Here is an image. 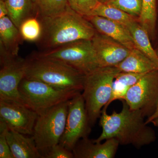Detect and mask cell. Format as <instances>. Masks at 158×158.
<instances>
[{
  "mask_svg": "<svg viewBox=\"0 0 158 158\" xmlns=\"http://www.w3.org/2000/svg\"><path fill=\"white\" fill-rule=\"evenodd\" d=\"M119 113L114 111L111 115L102 109L100 116L99 124L102 133L94 140L101 142L114 138L120 144H132L137 148L150 144L156 139L154 131L148 126L144 114L140 110H131L124 100Z\"/></svg>",
  "mask_w": 158,
  "mask_h": 158,
  "instance_id": "6da1fadb",
  "label": "cell"
},
{
  "mask_svg": "<svg viewBox=\"0 0 158 158\" xmlns=\"http://www.w3.org/2000/svg\"><path fill=\"white\" fill-rule=\"evenodd\" d=\"M38 17L42 33L37 42L39 46L46 51L77 40H91L97 32L88 19L69 6L56 15Z\"/></svg>",
  "mask_w": 158,
  "mask_h": 158,
  "instance_id": "7a4b0ae2",
  "label": "cell"
},
{
  "mask_svg": "<svg viewBox=\"0 0 158 158\" xmlns=\"http://www.w3.org/2000/svg\"><path fill=\"white\" fill-rule=\"evenodd\" d=\"M26 64L27 78L40 81L61 90H83L85 75L64 62L35 53L26 59Z\"/></svg>",
  "mask_w": 158,
  "mask_h": 158,
  "instance_id": "3957f363",
  "label": "cell"
},
{
  "mask_svg": "<svg viewBox=\"0 0 158 158\" xmlns=\"http://www.w3.org/2000/svg\"><path fill=\"white\" fill-rule=\"evenodd\" d=\"M120 72L115 66L101 67L85 76L82 94L91 127L110 100L113 81Z\"/></svg>",
  "mask_w": 158,
  "mask_h": 158,
  "instance_id": "277c9868",
  "label": "cell"
},
{
  "mask_svg": "<svg viewBox=\"0 0 158 158\" xmlns=\"http://www.w3.org/2000/svg\"><path fill=\"white\" fill-rule=\"evenodd\" d=\"M19 90L24 104L37 114L68 101L80 91L61 90L37 80L24 78Z\"/></svg>",
  "mask_w": 158,
  "mask_h": 158,
  "instance_id": "5b68a950",
  "label": "cell"
},
{
  "mask_svg": "<svg viewBox=\"0 0 158 158\" xmlns=\"http://www.w3.org/2000/svg\"><path fill=\"white\" fill-rule=\"evenodd\" d=\"M69 101L38 115L32 136L42 156L50 148L59 144L63 135L68 113Z\"/></svg>",
  "mask_w": 158,
  "mask_h": 158,
  "instance_id": "8992f818",
  "label": "cell"
},
{
  "mask_svg": "<svg viewBox=\"0 0 158 158\" xmlns=\"http://www.w3.org/2000/svg\"><path fill=\"white\" fill-rule=\"evenodd\" d=\"M40 54L64 62L85 75L99 68L90 40L74 41Z\"/></svg>",
  "mask_w": 158,
  "mask_h": 158,
  "instance_id": "52a82bcc",
  "label": "cell"
},
{
  "mask_svg": "<svg viewBox=\"0 0 158 158\" xmlns=\"http://www.w3.org/2000/svg\"><path fill=\"white\" fill-rule=\"evenodd\" d=\"M0 62V99L13 101L24 105L19 87L25 77L26 59L8 52L1 45Z\"/></svg>",
  "mask_w": 158,
  "mask_h": 158,
  "instance_id": "ba28073f",
  "label": "cell"
},
{
  "mask_svg": "<svg viewBox=\"0 0 158 158\" xmlns=\"http://www.w3.org/2000/svg\"><path fill=\"white\" fill-rule=\"evenodd\" d=\"M91 127L85 99L79 93L69 101L65 129L59 143L72 151L80 139L88 137Z\"/></svg>",
  "mask_w": 158,
  "mask_h": 158,
  "instance_id": "9c48e42d",
  "label": "cell"
},
{
  "mask_svg": "<svg viewBox=\"0 0 158 158\" xmlns=\"http://www.w3.org/2000/svg\"><path fill=\"white\" fill-rule=\"evenodd\" d=\"M123 100L131 110H140L148 117L151 116L158 104V70L145 74L130 88Z\"/></svg>",
  "mask_w": 158,
  "mask_h": 158,
  "instance_id": "30bf717a",
  "label": "cell"
},
{
  "mask_svg": "<svg viewBox=\"0 0 158 158\" xmlns=\"http://www.w3.org/2000/svg\"><path fill=\"white\" fill-rule=\"evenodd\" d=\"M38 114L25 105L8 100L0 99V120L9 130L32 136Z\"/></svg>",
  "mask_w": 158,
  "mask_h": 158,
  "instance_id": "8fae6325",
  "label": "cell"
},
{
  "mask_svg": "<svg viewBox=\"0 0 158 158\" xmlns=\"http://www.w3.org/2000/svg\"><path fill=\"white\" fill-rule=\"evenodd\" d=\"M91 41L99 68L116 66L131 52L118 41L101 33L96 32Z\"/></svg>",
  "mask_w": 158,
  "mask_h": 158,
  "instance_id": "7c38bea8",
  "label": "cell"
},
{
  "mask_svg": "<svg viewBox=\"0 0 158 158\" xmlns=\"http://www.w3.org/2000/svg\"><path fill=\"white\" fill-rule=\"evenodd\" d=\"M119 144L114 138L107 139L102 143L87 137L80 139L72 152L74 158H113L116 156Z\"/></svg>",
  "mask_w": 158,
  "mask_h": 158,
  "instance_id": "4fadbf2b",
  "label": "cell"
},
{
  "mask_svg": "<svg viewBox=\"0 0 158 158\" xmlns=\"http://www.w3.org/2000/svg\"><path fill=\"white\" fill-rule=\"evenodd\" d=\"M86 18L99 33L115 40L131 50L137 48L131 32L126 27L97 15H92Z\"/></svg>",
  "mask_w": 158,
  "mask_h": 158,
  "instance_id": "5bb4252c",
  "label": "cell"
},
{
  "mask_svg": "<svg viewBox=\"0 0 158 158\" xmlns=\"http://www.w3.org/2000/svg\"><path fill=\"white\" fill-rule=\"evenodd\" d=\"M6 137L15 158H43L33 136L8 129Z\"/></svg>",
  "mask_w": 158,
  "mask_h": 158,
  "instance_id": "9a60e30c",
  "label": "cell"
},
{
  "mask_svg": "<svg viewBox=\"0 0 158 158\" xmlns=\"http://www.w3.org/2000/svg\"><path fill=\"white\" fill-rule=\"evenodd\" d=\"M121 72L146 73L158 70V66L137 48L131 50L126 58L116 65Z\"/></svg>",
  "mask_w": 158,
  "mask_h": 158,
  "instance_id": "2e32d148",
  "label": "cell"
},
{
  "mask_svg": "<svg viewBox=\"0 0 158 158\" xmlns=\"http://www.w3.org/2000/svg\"><path fill=\"white\" fill-rule=\"evenodd\" d=\"M23 40L19 29L8 16L0 18V44L8 52L18 56L19 46Z\"/></svg>",
  "mask_w": 158,
  "mask_h": 158,
  "instance_id": "e0dca14e",
  "label": "cell"
},
{
  "mask_svg": "<svg viewBox=\"0 0 158 158\" xmlns=\"http://www.w3.org/2000/svg\"><path fill=\"white\" fill-rule=\"evenodd\" d=\"M10 18L17 28L29 18L39 17L36 0H6Z\"/></svg>",
  "mask_w": 158,
  "mask_h": 158,
  "instance_id": "ac0fdd59",
  "label": "cell"
},
{
  "mask_svg": "<svg viewBox=\"0 0 158 158\" xmlns=\"http://www.w3.org/2000/svg\"><path fill=\"white\" fill-rule=\"evenodd\" d=\"M146 73L120 72L113 81L112 95L109 102L103 109L107 110L109 105L114 101H122L130 88Z\"/></svg>",
  "mask_w": 158,
  "mask_h": 158,
  "instance_id": "d6986e66",
  "label": "cell"
},
{
  "mask_svg": "<svg viewBox=\"0 0 158 158\" xmlns=\"http://www.w3.org/2000/svg\"><path fill=\"white\" fill-rule=\"evenodd\" d=\"M134 39L136 48L149 58L158 66V56L152 48L147 30L138 21L136 22L128 27Z\"/></svg>",
  "mask_w": 158,
  "mask_h": 158,
  "instance_id": "ffe728a7",
  "label": "cell"
},
{
  "mask_svg": "<svg viewBox=\"0 0 158 158\" xmlns=\"http://www.w3.org/2000/svg\"><path fill=\"white\" fill-rule=\"evenodd\" d=\"M92 15L105 18L120 24L127 28L132 24L138 21L137 18L108 3H100L94 11Z\"/></svg>",
  "mask_w": 158,
  "mask_h": 158,
  "instance_id": "44dd1931",
  "label": "cell"
},
{
  "mask_svg": "<svg viewBox=\"0 0 158 158\" xmlns=\"http://www.w3.org/2000/svg\"><path fill=\"white\" fill-rule=\"evenodd\" d=\"M156 20V0H142L141 14L138 22L148 33H153Z\"/></svg>",
  "mask_w": 158,
  "mask_h": 158,
  "instance_id": "7402d4cb",
  "label": "cell"
},
{
  "mask_svg": "<svg viewBox=\"0 0 158 158\" xmlns=\"http://www.w3.org/2000/svg\"><path fill=\"white\" fill-rule=\"evenodd\" d=\"M23 40L37 41L41 37L42 27L38 16L29 18L24 21L19 28Z\"/></svg>",
  "mask_w": 158,
  "mask_h": 158,
  "instance_id": "603a6c76",
  "label": "cell"
},
{
  "mask_svg": "<svg viewBox=\"0 0 158 158\" xmlns=\"http://www.w3.org/2000/svg\"><path fill=\"white\" fill-rule=\"evenodd\" d=\"M39 17H48L59 14L69 6L67 0H36Z\"/></svg>",
  "mask_w": 158,
  "mask_h": 158,
  "instance_id": "cb8c5ba5",
  "label": "cell"
},
{
  "mask_svg": "<svg viewBox=\"0 0 158 158\" xmlns=\"http://www.w3.org/2000/svg\"><path fill=\"white\" fill-rule=\"evenodd\" d=\"M107 3L137 18L141 14L142 0H110Z\"/></svg>",
  "mask_w": 158,
  "mask_h": 158,
  "instance_id": "d4e9b609",
  "label": "cell"
},
{
  "mask_svg": "<svg viewBox=\"0 0 158 158\" xmlns=\"http://www.w3.org/2000/svg\"><path fill=\"white\" fill-rule=\"evenodd\" d=\"M69 6L85 18L92 16L99 2L97 0H67Z\"/></svg>",
  "mask_w": 158,
  "mask_h": 158,
  "instance_id": "484cf974",
  "label": "cell"
},
{
  "mask_svg": "<svg viewBox=\"0 0 158 158\" xmlns=\"http://www.w3.org/2000/svg\"><path fill=\"white\" fill-rule=\"evenodd\" d=\"M8 129L6 123L0 120V158H15L6 137Z\"/></svg>",
  "mask_w": 158,
  "mask_h": 158,
  "instance_id": "4316f807",
  "label": "cell"
},
{
  "mask_svg": "<svg viewBox=\"0 0 158 158\" xmlns=\"http://www.w3.org/2000/svg\"><path fill=\"white\" fill-rule=\"evenodd\" d=\"M43 158H74L73 152L60 143L53 146L43 156Z\"/></svg>",
  "mask_w": 158,
  "mask_h": 158,
  "instance_id": "83f0119b",
  "label": "cell"
},
{
  "mask_svg": "<svg viewBox=\"0 0 158 158\" xmlns=\"http://www.w3.org/2000/svg\"><path fill=\"white\" fill-rule=\"evenodd\" d=\"M9 11L5 1L0 0V18L8 16Z\"/></svg>",
  "mask_w": 158,
  "mask_h": 158,
  "instance_id": "f1b7e54d",
  "label": "cell"
},
{
  "mask_svg": "<svg viewBox=\"0 0 158 158\" xmlns=\"http://www.w3.org/2000/svg\"><path fill=\"white\" fill-rule=\"evenodd\" d=\"M158 104L156 108L155 111L154 112L151 116H150L149 117H148L147 120L145 121L146 124H148V123H151L155 119L158 118Z\"/></svg>",
  "mask_w": 158,
  "mask_h": 158,
  "instance_id": "f546056e",
  "label": "cell"
},
{
  "mask_svg": "<svg viewBox=\"0 0 158 158\" xmlns=\"http://www.w3.org/2000/svg\"><path fill=\"white\" fill-rule=\"evenodd\" d=\"M151 123H153V124L155 126L158 127V117L156 118V119H155L154 120H153Z\"/></svg>",
  "mask_w": 158,
  "mask_h": 158,
  "instance_id": "4dcf8cb0",
  "label": "cell"
},
{
  "mask_svg": "<svg viewBox=\"0 0 158 158\" xmlns=\"http://www.w3.org/2000/svg\"><path fill=\"white\" fill-rule=\"evenodd\" d=\"M97 1L101 3H107L109 2L110 0H97Z\"/></svg>",
  "mask_w": 158,
  "mask_h": 158,
  "instance_id": "1f68e13d",
  "label": "cell"
},
{
  "mask_svg": "<svg viewBox=\"0 0 158 158\" xmlns=\"http://www.w3.org/2000/svg\"><path fill=\"white\" fill-rule=\"evenodd\" d=\"M2 1H5H5H6V0H2Z\"/></svg>",
  "mask_w": 158,
  "mask_h": 158,
  "instance_id": "d6a6232c",
  "label": "cell"
},
{
  "mask_svg": "<svg viewBox=\"0 0 158 158\" xmlns=\"http://www.w3.org/2000/svg\"><path fill=\"white\" fill-rule=\"evenodd\" d=\"M157 55H158V51L157 52Z\"/></svg>",
  "mask_w": 158,
  "mask_h": 158,
  "instance_id": "836d02e7",
  "label": "cell"
}]
</instances>
